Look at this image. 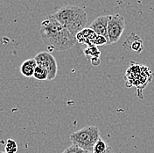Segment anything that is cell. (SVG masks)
Returning a JSON list of instances; mask_svg holds the SVG:
<instances>
[{"label": "cell", "mask_w": 154, "mask_h": 153, "mask_svg": "<svg viewBox=\"0 0 154 153\" xmlns=\"http://www.w3.org/2000/svg\"><path fill=\"white\" fill-rule=\"evenodd\" d=\"M40 36L50 52L68 50L77 43L76 37L65 28L54 15L48 16L41 22Z\"/></svg>", "instance_id": "cell-1"}, {"label": "cell", "mask_w": 154, "mask_h": 153, "mask_svg": "<svg viewBox=\"0 0 154 153\" xmlns=\"http://www.w3.org/2000/svg\"><path fill=\"white\" fill-rule=\"evenodd\" d=\"M53 15L65 28L75 36H76L79 32L85 28L88 21L86 11L75 5L63 6Z\"/></svg>", "instance_id": "cell-2"}, {"label": "cell", "mask_w": 154, "mask_h": 153, "mask_svg": "<svg viewBox=\"0 0 154 153\" xmlns=\"http://www.w3.org/2000/svg\"><path fill=\"white\" fill-rule=\"evenodd\" d=\"M153 75L152 71L144 65L131 63V66L127 69L125 79L127 87L131 88L135 86L137 93L140 94L148 83L152 81Z\"/></svg>", "instance_id": "cell-3"}, {"label": "cell", "mask_w": 154, "mask_h": 153, "mask_svg": "<svg viewBox=\"0 0 154 153\" xmlns=\"http://www.w3.org/2000/svg\"><path fill=\"white\" fill-rule=\"evenodd\" d=\"M101 138L100 129L96 126H87L70 135L72 144L91 151L97 141Z\"/></svg>", "instance_id": "cell-4"}, {"label": "cell", "mask_w": 154, "mask_h": 153, "mask_svg": "<svg viewBox=\"0 0 154 153\" xmlns=\"http://www.w3.org/2000/svg\"><path fill=\"white\" fill-rule=\"evenodd\" d=\"M125 28V18L119 14L109 15L108 38L109 44L115 43L121 38Z\"/></svg>", "instance_id": "cell-5"}, {"label": "cell", "mask_w": 154, "mask_h": 153, "mask_svg": "<svg viewBox=\"0 0 154 153\" xmlns=\"http://www.w3.org/2000/svg\"><path fill=\"white\" fill-rule=\"evenodd\" d=\"M34 59L38 65L44 67L48 71V81L54 80L56 77L58 72L57 61L50 52H39L35 56Z\"/></svg>", "instance_id": "cell-6"}, {"label": "cell", "mask_w": 154, "mask_h": 153, "mask_svg": "<svg viewBox=\"0 0 154 153\" xmlns=\"http://www.w3.org/2000/svg\"><path fill=\"white\" fill-rule=\"evenodd\" d=\"M108 23H109V16L97 17L91 23L89 28L92 29L96 34L102 35L109 41V38H108Z\"/></svg>", "instance_id": "cell-7"}, {"label": "cell", "mask_w": 154, "mask_h": 153, "mask_svg": "<svg viewBox=\"0 0 154 153\" xmlns=\"http://www.w3.org/2000/svg\"><path fill=\"white\" fill-rule=\"evenodd\" d=\"M98 34L91 28H88L82 30L76 34L77 42L88 45V47H95V42H96V37Z\"/></svg>", "instance_id": "cell-8"}, {"label": "cell", "mask_w": 154, "mask_h": 153, "mask_svg": "<svg viewBox=\"0 0 154 153\" xmlns=\"http://www.w3.org/2000/svg\"><path fill=\"white\" fill-rule=\"evenodd\" d=\"M37 63L36 60L34 58H31L27 59L26 61H24L21 65H20V72L23 76H26V77H31L33 76L35 69L37 67Z\"/></svg>", "instance_id": "cell-9"}, {"label": "cell", "mask_w": 154, "mask_h": 153, "mask_svg": "<svg viewBox=\"0 0 154 153\" xmlns=\"http://www.w3.org/2000/svg\"><path fill=\"white\" fill-rule=\"evenodd\" d=\"M124 45L125 47H129L131 50H133L137 53H140L144 49L143 41L140 39V37H138L137 34H135L133 33L126 40Z\"/></svg>", "instance_id": "cell-10"}, {"label": "cell", "mask_w": 154, "mask_h": 153, "mask_svg": "<svg viewBox=\"0 0 154 153\" xmlns=\"http://www.w3.org/2000/svg\"><path fill=\"white\" fill-rule=\"evenodd\" d=\"M92 153H112V149L105 141L100 138L95 144Z\"/></svg>", "instance_id": "cell-11"}, {"label": "cell", "mask_w": 154, "mask_h": 153, "mask_svg": "<svg viewBox=\"0 0 154 153\" xmlns=\"http://www.w3.org/2000/svg\"><path fill=\"white\" fill-rule=\"evenodd\" d=\"M33 77L38 81H43V80H48V71L42 66L37 65L35 69Z\"/></svg>", "instance_id": "cell-12"}, {"label": "cell", "mask_w": 154, "mask_h": 153, "mask_svg": "<svg viewBox=\"0 0 154 153\" xmlns=\"http://www.w3.org/2000/svg\"><path fill=\"white\" fill-rule=\"evenodd\" d=\"M19 150L18 144L13 139H7L5 145V153H17Z\"/></svg>", "instance_id": "cell-13"}, {"label": "cell", "mask_w": 154, "mask_h": 153, "mask_svg": "<svg viewBox=\"0 0 154 153\" xmlns=\"http://www.w3.org/2000/svg\"><path fill=\"white\" fill-rule=\"evenodd\" d=\"M84 54L87 57L92 58H99L101 56V52L98 50L97 47H88L84 49Z\"/></svg>", "instance_id": "cell-14"}, {"label": "cell", "mask_w": 154, "mask_h": 153, "mask_svg": "<svg viewBox=\"0 0 154 153\" xmlns=\"http://www.w3.org/2000/svg\"><path fill=\"white\" fill-rule=\"evenodd\" d=\"M61 153H92L91 151H86L77 145L72 144L69 147H67V149H65Z\"/></svg>", "instance_id": "cell-15"}, {"label": "cell", "mask_w": 154, "mask_h": 153, "mask_svg": "<svg viewBox=\"0 0 154 153\" xmlns=\"http://www.w3.org/2000/svg\"><path fill=\"white\" fill-rule=\"evenodd\" d=\"M0 153H5V152H2V151H0Z\"/></svg>", "instance_id": "cell-16"}]
</instances>
